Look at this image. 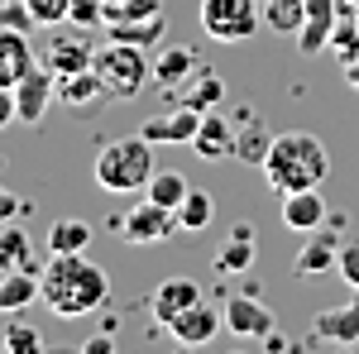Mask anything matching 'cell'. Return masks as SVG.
I'll list each match as a JSON object with an SVG mask.
<instances>
[{"mask_svg":"<svg viewBox=\"0 0 359 354\" xmlns=\"http://www.w3.org/2000/svg\"><path fill=\"white\" fill-rule=\"evenodd\" d=\"M331 29H335L331 15H306V25L292 34V39H297V53H302V57L326 53V48H331Z\"/></svg>","mask_w":359,"mask_h":354,"instance_id":"f546056e","label":"cell"},{"mask_svg":"<svg viewBox=\"0 0 359 354\" xmlns=\"http://www.w3.org/2000/svg\"><path fill=\"white\" fill-rule=\"evenodd\" d=\"M10 125H20V115H15V86H0V130H10Z\"/></svg>","mask_w":359,"mask_h":354,"instance_id":"74e56055","label":"cell"},{"mask_svg":"<svg viewBox=\"0 0 359 354\" xmlns=\"http://www.w3.org/2000/svg\"><path fill=\"white\" fill-rule=\"evenodd\" d=\"M259 10H264V25L287 39L306 25V0H259Z\"/></svg>","mask_w":359,"mask_h":354,"instance_id":"4316f807","label":"cell"},{"mask_svg":"<svg viewBox=\"0 0 359 354\" xmlns=\"http://www.w3.org/2000/svg\"><path fill=\"white\" fill-rule=\"evenodd\" d=\"M216 220V196L211 191H187L177 206V230H206Z\"/></svg>","mask_w":359,"mask_h":354,"instance_id":"f1b7e54d","label":"cell"},{"mask_svg":"<svg viewBox=\"0 0 359 354\" xmlns=\"http://www.w3.org/2000/svg\"><path fill=\"white\" fill-rule=\"evenodd\" d=\"M29 67H34L29 34H20V29H0V86H15Z\"/></svg>","mask_w":359,"mask_h":354,"instance_id":"d6986e66","label":"cell"},{"mask_svg":"<svg viewBox=\"0 0 359 354\" xmlns=\"http://www.w3.org/2000/svg\"><path fill=\"white\" fill-rule=\"evenodd\" d=\"M331 172V154L326 144L306 130H292V135H273V149L264 158V177L278 196L287 191H302V187H321Z\"/></svg>","mask_w":359,"mask_h":354,"instance_id":"7a4b0ae2","label":"cell"},{"mask_svg":"<svg viewBox=\"0 0 359 354\" xmlns=\"http://www.w3.org/2000/svg\"><path fill=\"white\" fill-rule=\"evenodd\" d=\"M335 273H340V282H350V292H359V240L355 245H340Z\"/></svg>","mask_w":359,"mask_h":354,"instance_id":"d590c367","label":"cell"},{"mask_svg":"<svg viewBox=\"0 0 359 354\" xmlns=\"http://www.w3.org/2000/svg\"><path fill=\"white\" fill-rule=\"evenodd\" d=\"M254 230L249 225H235L230 230V240L221 245V254H216V273H225V278H240V273L254 268Z\"/></svg>","mask_w":359,"mask_h":354,"instance_id":"44dd1931","label":"cell"},{"mask_svg":"<svg viewBox=\"0 0 359 354\" xmlns=\"http://www.w3.org/2000/svg\"><path fill=\"white\" fill-rule=\"evenodd\" d=\"M91 57H96V48L86 43L82 34H57L53 43L43 48V62L53 67L57 77H62V72H82V67H91Z\"/></svg>","mask_w":359,"mask_h":354,"instance_id":"ac0fdd59","label":"cell"},{"mask_svg":"<svg viewBox=\"0 0 359 354\" xmlns=\"http://www.w3.org/2000/svg\"><path fill=\"white\" fill-rule=\"evenodd\" d=\"M53 101H57V72L48 62H34L25 77L15 82V115H20V125L39 130Z\"/></svg>","mask_w":359,"mask_h":354,"instance_id":"8992f818","label":"cell"},{"mask_svg":"<svg viewBox=\"0 0 359 354\" xmlns=\"http://www.w3.org/2000/svg\"><path fill=\"white\" fill-rule=\"evenodd\" d=\"M201 115H206V110H192V106L163 110V115L144 120V125H139V135L149 139V144H192L196 130H201Z\"/></svg>","mask_w":359,"mask_h":354,"instance_id":"9c48e42d","label":"cell"},{"mask_svg":"<svg viewBox=\"0 0 359 354\" xmlns=\"http://www.w3.org/2000/svg\"><path fill=\"white\" fill-rule=\"evenodd\" d=\"M221 326H225V311H216L211 301H196V306H187L182 316L168 321V335H172L182 350H201V345L216 340V330H221Z\"/></svg>","mask_w":359,"mask_h":354,"instance_id":"ba28073f","label":"cell"},{"mask_svg":"<svg viewBox=\"0 0 359 354\" xmlns=\"http://www.w3.org/2000/svg\"><path fill=\"white\" fill-rule=\"evenodd\" d=\"M0 29H20V34H29V29H39V20L29 15L25 0H0Z\"/></svg>","mask_w":359,"mask_h":354,"instance_id":"836d02e7","label":"cell"},{"mask_svg":"<svg viewBox=\"0 0 359 354\" xmlns=\"http://www.w3.org/2000/svg\"><path fill=\"white\" fill-rule=\"evenodd\" d=\"M29 301H39V273L0 268V316L5 311H25Z\"/></svg>","mask_w":359,"mask_h":354,"instance_id":"7402d4cb","label":"cell"},{"mask_svg":"<svg viewBox=\"0 0 359 354\" xmlns=\"http://www.w3.org/2000/svg\"><path fill=\"white\" fill-rule=\"evenodd\" d=\"M20 216H25V201H20L15 191L0 187V225H10V220H20Z\"/></svg>","mask_w":359,"mask_h":354,"instance_id":"8d00e7d4","label":"cell"},{"mask_svg":"<svg viewBox=\"0 0 359 354\" xmlns=\"http://www.w3.org/2000/svg\"><path fill=\"white\" fill-rule=\"evenodd\" d=\"M96 187L111 191V196H125V191H144L149 187V177L158 172L154 168V144L144 135L135 139H106L101 149H96Z\"/></svg>","mask_w":359,"mask_h":354,"instance_id":"3957f363","label":"cell"},{"mask_svg":"<svg viewBox=\"0 0 359 354\" xmlns=\"http://www.w3.org/2000/svg\"><path fill=\"white\" fill-rule=\"evenodd\" d=\"M120 235H125V245H163L177 235V211H168L158 201H135L125 220H120Z\"/></svg>","mask_w":359,"mask_h":354,"instance_id":"52a82bcc","label":"cell"},{"mask_svg":"<svg viewBox=\"0 0 359 354\" xmlns=\"http://www.w3.org/2000/svg\"><path fill=\"white\" fill-rule=\"evenodd\" d=\"M269 149H273V130H269V125H259V120L235 125V158H240V163H259L264 168Z\"/></svg>","mask_w":359,"mask_h":354,"instance_id":"603a6c76","label":"cell"},{"mask_svg":"<svg viewBox=\"0 0 359 354\" xmlns=\"http://www.w3.org/2000/svg\"><path fill=\"white\" fill-rule=\"evenodd\" d=\"M39 297L48 301V311L62 321H77L101 311L111 297V278L101 264H91L86 254H48V264L39 273Z\"/></svg>","mask_w":359,"mask_h":354,"instance_id":"6da1fadb","label":"cell"},{"mask_svg":"<svg viewBox=\"0 0 359 354\" xmlns=\"http://www.w3.org/2000/svg\"><path fill=\"white\" fill-rule=\"evenodd\" d=\"M311 340H326V345H359V292L345 306H331L311 321Z\"/></svg>","mask_w":359,"mask_h":354,"instance_id":"e0dca14e","label":"cell"},{"mask_svg":"<svg viewBox=\"0 0 359 354\" xmlns=\"http://www.w3.org/2000/svg\"><path fill=\"white\" fill-rule=\"evenodd\" d=\"M196 20L216 43H245L264 25V10H259V0H201Z\"/></svg>","mask_w":359,"mask_h":354,"instance_id":"5b68a950","label":"cell"},{"mask_svg":"<svg viewBox=\"0 0 359 354\" xmlns=\"http://www.w3.org/2000/svg\"><path fill=\"white\" fill-rule=\"evenodd\" d=\"M335 259H340V235L335 230H311V240L297 249V259H292V273L302 278V282H316V278H326L335 268Z\"/></svg>","mask_w":359,"mask_h":354,"instance_id":"7c38bea8","label":"cell"},{"mask_svg":"<svg viewBox=\"0 0 359 354\" xmlns=\"http://www.w3.org/2000/svg\"><path fill=\"white\" fill-rule=\"evenodd\" d=\"M192 149L201 154V163H230V158H235V120L221 115V110H206Z\"/></svg>","mask_w":359,"mask_h":354,"instance_id":"30bf717a","label":"cell"},{"mask_svg":"<svg viewBox=\"0 0 359 354\" xmlns=\"http://www.w3.org/2000/svg\"><path fill=\"white\" fill-rule=\"evenodd\" d=\"M91 67L101 72V82H106V96H111V101H135L139 91H144V82L154 77V67H149L144 48L120 43V39H106V43L96 48V57H91Z\"/></svg>","mask_w":359,"mask_h":354,"instance_id":"277c9868","label":"cell"},{"mask_svg":"<svg viewBox=\"0 0 359 354\" xmlns=\"http://www.w3.org/2000/svg\"><path fill=\"white\" fill-rule=\"evenodd\" d=\"M331 53L340 57V62H355V57H359V20H335Z\"/></svg>","mask_w":359,"mask_h":354,"instance_id":"4dcf8cb0","label":"cell"},{"mask_svg":"<svg viewBox=\"0 0 359 354\" xmlns=\"http://www.w3.org/2000/svg\"><path fill=\"white\" fill-rule=\"evenodd\" d=\"M0 350H5V330H0Z\"/></svg>","mask_w":359,"mask_h":354,"instance_id":"60d3db41","label":"cell"},{"mask_svg":"<svg viewBox=\"0 0 359 354\" xmlns=\"http://www.w3.org/2000/svg\"><path fill=\"white\" fill-rule=\"evenodd\" d=\"M201 72V53L187 48V43H172V48H158V62H154V82L158 91H182Z\"/></svg>","mask_w":359,"mask_h":354,"instance_id":"4fadbf2b","label":"cell"},{"mask_svg":"<svg viewBox=\"0 0 359 354\" xmlns=\"http://www.w3.org/2000/svg\"><path fill=\"white\" fill-rule=\"evenodd\" d=\"M225 326L240 340H269L273 335V311L259 297H230L225 301Z\"/></svg>","mask_w":359,"mask_h":354,"instance_id":"5bb4252c","label":"cell"},{"mask_svg":"<svg viewBox=\"0 0 359 354\" xmlns=\"http://www.w3.org/2000/svg\"><path fill=\"white\" fill-rule=\"evenodd\" d=\"M91 245V225L77 216H62L48 225V254H86Z\"/></svg>","mask_w":359,"mask_h":354,"instance_id":"d4e9b609","label":"cell"},{"mask_svg":"<svg viewBox=\"0 0 359 354\" xmlns=\"http://www.w3.org/2000/svg\"><path fill=\"white\" fill-rule=\"evenodd\" d=\"M43 350V335L34 326H25V321H10V330H5V354H39Z\"/></svg>","mask_w":359,"mask_h":354,"instance_id":"1f68e13d","label":"cell"},{"mask_svg":"<svg viewBox=\"0 0 359 354\" xmlns=\"http://www.w3.org/2000/svg\"><path fill=\"white\" fill-rule=\"evenodd\" d=\"M57 101L82 115V110H96L101 101H111V96H106L101 72H96V67H82V72H62V77H57Z\"/></svg>","mask_w":359,"mask_h":354,"instance_id":"9a60e30c","label":"cell"},{"mask_svg":"<svg viewBox=\"0 0 359 354\" xmlns=\"http://www.w3.org/2000/svg\"><path fill=\"white\" fill-rule=\"evenodd\" d=\"M283 225L297 230V235L321 230V225H326V196H321V187L287 191V196H283Z\"/></svg>","mask_w":359,"mask_h":354,"instance_id":"2e32d148","label":"cell"},{"mask_svg":"<svg viewBox=\"0 0 359 354\" xmlns=\"http://www.w3.org/2000/svg\"><path fill=\"white\" fill-rule=\"evenodd\" d=\"M0 268H29V273H43V259H39V249L29 240L25 230L10 220V225H0Z\"/></svg>","mask_w":359,"mask_h":354,"instance_id":"ffe728a7","label":"cell"},{"mask_svg":"<svg viewBox=\"0 0 359 354\" xmlns=\"http://www.w3.org/2000/svg\"><path fill=\"white\" fill-rule=\"evenodd\" d=\"M196 301H206L201 297V287H196V278H163L154 292H149V311H154V321L158 326H168L172 316H182L187 306H196Z\"/></svg>","mask_w":359,"mask_h":354,"instance_id":"8fae6325","label":"cell"},{"mask_svg":"<svg viewBox=\"0 0 359 354\" xmlns=\"http://www.w3.org/2000/svg\"><path fill=\"white\" fill-rule=\"evenodd\" d=\"M67 25H77V29L106 25V0H72L67 5Z\"/></svg>","mask_w":359,"mask_h":354,"instance_id":"d6a6232c","label":"cell"},{"mask_svg":"<svg viewBox=\"0 0 359 354\" xmlns=\"http://www.w3.org/2000/svg\"><path fill=\"white\" fill-rule=\"evenodd\" d=\"M82 354H111V335H96V340H86Z\"/></svg>","mask_w":359,"mask_h":354,"instance_id":"f35d334b","label":"cell"},{"mask_svg":"<svg viewBox=\"0 0 359 354\" xmlns=\"http://www.w3.org/2000/svg\"><path fill=\"white\" fill-rule=\"evenodd\" d=\"M345 82L359 91V57H355V62H345Z\"/></svg>","mask_w":359,"mask_h":354,"instance_id":"ab89813d","label":"cell"},{"mask_svg":"<svg viewBox=\"0 0 359 354\" xmlns=\"http://www.w3.org/2000/svg\"><path fill=\"white\" fill-rule=\"evenodd\" d=\"M177 96H182V106H192V110H216L225 101V82L211 72V67H201V72H196Z\"/></svg>","mask_w":359,"mask_h":354,"instance_id":"484cf974","label":"cell"},{"mask_svg":"<svg viewBox=\"0 0 359 354\" xmlns=\"http://www.w3.org/2000/svg\"><path fill=\"white\" fill-rule=\"evenodd\" d=\"M187 191H192V187H187V177H182V172H172V168H163V172H154V177H149L144 196H149V201H158V206H168V211H177Z\"/></svg>","mask_w":359,"mask_h":354,"instance_id":"83f0119b","label":"cell"},{"mask_svg":"<svg viewBox=\"0 0 359 354\" xmlns=\"http://www.w3.org/2000/svg\"><path fill=\"white\" fill-rule=\"evenodd\" d=\"M29 5V15L39 20V29H48V25H67V5L72 0H25Z\"/></svg>","mask_w":359,"mask_h":354,"instance_id":"e575fe53","label":"cell"},{"mask_svg":"<svg viewBox=\"0 0 359 354\" xmlns=\"http://www.w3.org/2000/svg\"><path fill=\"white\" fill-rule=\"evenodd\" d=\"M111 39L120 43H135V48H158L168 34V15H154V20H120V25H106Z\"/></svg>","mask_w":359,"mask_h":354,"instance_id":"cb8c5ba5","label":"cell"}]
</instances>
